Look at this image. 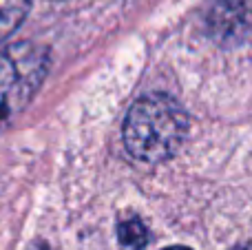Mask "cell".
Masks as SVG:
<instances>
[{
  "instance_id": "obj_1",
  "label": "cell",
  "mask_w": 252,
  "mask_h": 250,
  "mask_svg": "<svg viewBox=\"0 0 252 250\" xmlns=\"http://www.w3.org/2000/svg\"><path fill=\"white\" fill-rule=\"evenodd\" d=\"M188 118L182 104L166 93L144 95L124 120V146L137 162L157 164L173 157L186 137Z\"/></svg>"
},
{
  "instance_id": "obj_2",
  "label": "cell",
  "mask_w": 252,
  "mask_h": 250,
  "mask_svg": "<svg viewBox=\"0 0 252 250\" xmlns=\"http://www.w3.org/2000/svg\"><path fill=\"white\" fill-rule=\"evenodd\" d=\"M51 53L40 42H13L0 49V133L31 104L47 80Z\"/></svg>"
},
{
  "instance_id": "obj_3",
  "label": "cell",
  "mask_w": 252,
  "mask_h": 250,
  "mask_svg": "<svg viewBox=\"0 0 252 250\" xmlns=\"http://www.w3.org/2000/svg\"><path fill=\"white\" fill-rule=\"evenodd\" d=\"M210 38L221 47H239L252 38V0H215L206 16Z\"/></svg>"
},
{
  "instance_id": "obj_4",
  "label": "cell",
  "mask_w": 252,
  "mask_h": 250,
  "mask_svg": "<svg viewBox=\"0 0 252 250\" xmlns=\"http://www.w3.org/2000/svg\"><path fill=\"white\" fill-rule=\"evenodd\" d=\"M31 4L33 0H0V44L20 29Z\"/></svg>"
},
{
  "instance_id": "obj_5",
  "label": "cell",
  "mask_w": 252,
  "mask_h": 250,
  "mask_svg": "<svg viewBox=\"0 0 252 250\" xmlns=\"http://www.w3.org/2000/svg\"><path fill=\"white\" fill-rule=\"evenodd\" d=\"M118 239L126 250H142L148 244V230L139 217H126L118 224Z\"/></svg>"
},
{
  "instance_id": "obj_6",
  "label": "cell",
  "mask_w": 252,
  "mask_h": 250,
  "mask_svg": "<svg viewBox=\"0 0 252 250\" xmlns=\"http://www.w3.org/2000/svg\"><path fill=\"white\" fill-rule=\"evenodd\" d=\"M232 250H252V242H246V244H241V246H235Z\"/></svg>"
},
{
  "instance_id": "obj_7",
  "label": "cell",
  "mask_w": 252,
  "mask_h": 250,
  "mask_svg": "<svg viewBox=\"0 0 252 250\" xmlns=\"http://www.w3.org/2000/svg\"><path fill=\"white\" fill-rule=\"evenodd\" d=\"M166 250H190V248H184V246H173V248H166Z\"/></svg>"
}]
</instances>
